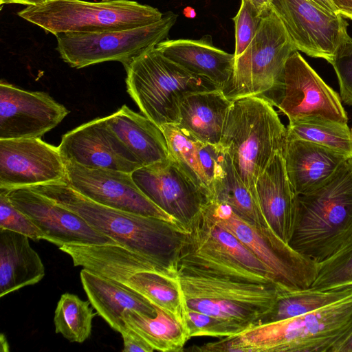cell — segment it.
<instances>
[{"label":"cell","mask_w":352,"mask_h":352,"mask_svg":"<svg viewBox=\"0 0 352 352\" xmlns=\"http://www.w3.org/2000/svg\"><path fill=\"white\" fill-rule=\"evenodd\" d=\"M26 188L76 213L119 245L153 259L175 275L179 252L188 230L182 225L98 204L65 182Z\"/></svg>","instance_id":"6da1fadb"},{"label":"cell","mask_w":352,"mask_h":352,"mask_svg":"<svg viewBox=\"0 0 352 352\" xmlns=\"http://www.w3.org/2000/svg\"><path fill=\"white\" fill-rule=\"evenodd\" d=\"M352 331V295L293 318L249 327L201 352H335Z\"/></svg>","instance_id":"7a4b0ae2"},{"label":"cell","mask_w":352,"mask_h":352,"mask_svg":"<svg viewBox=\"0 0 352 352\" xmlns=\"http://www.w3.org/2000/svg\"><path fill=\"white\" fill-rule=\"evenodd\" d=\"M298 213L289 245L319 263L352 234V157L316 190L297 197Z\"/></svg>","instance_id":"3957f363"},{"label":"cell","mask_w":352,"mask_h":352,"mask_svg":"<svg viewBox=\"0 0 352 352\" xmlns=\"http://www.w3.org/2000/svg\"><path fill=\"white\" fill-rule=\"evenodd\" d=\"M287 127L273 106L261 96L233 101L219 146L245 186L257 197L256 182L274 156L283 152Z\"/></svg>","instance_id":"277c9868"},{"label":"cell","mask_w":352,"mask_h":352,"mask_svg":"<svg viewBox=\"0 0 352 352\" xmlns=\"http://www.w3.org/2000/svg\"><path fill=\"white\" fill-rule=\"evenodd\" d=\"M127 91L144 116L160 127L176 124L182 100L192 93L217 89L153 47L124 65Z\"/></svg>","instance_id":"5b68a950"},{"label":"cell","mask_w":352,"mask_h":352,"mask_svg":"<svg viewBox=\"0 0 352 352\" xmlns=\"http://www.w3.org/2000/svg\"><path fill=\"white\" fill-rule=\"evenodd\" d=\"M17 14L55 36L136 28L158 21L164 15L157 8L131 0H46Z\"/></svg>","instance_id":"8992f818"},{"label":"cell","mask_w":352,"mask_h":352,"mask_svg":"<svg viewBox=\"0 0 352 352\" xmlns=\"http://www.w3.org/2000/svg\"><path fill=\"white\" fill-rule=\"evenodd\" d=\"M175 277L186 308L250 327L270 311L283 292L273 283L240 280L181 266Z\"/></svg>","instance_id":"52a82bcc"},{"label":"cell","mask_w":352,"mask_h":352,"mask_svg":"<svg viewBox=\"0 0 352 352\" xmlns=\"http://www.w3.org/2000/svg\"><path fill=\"white\" fill-rule=\"evenodd\" d=\"M187 230L177 266L210 275L276 285L272 273L248 248L201 210Z\"/></svg>","instance_id":"ba28073f"},{"label":"cell","mask_w":352,"mask_h":352,"mask_svg":"<svg viewBox=\"0 0 352 352\" xmlns=\"http://www.w3.org/2000/svg\"><path fill=\"white\" fill-rule=\"evenodd\" d=\"M201 211L248 248L272 273L280 289L289 292L311 286L318 263L296 252L272 229L256 226L218 201L205 204Z\"/></svg>","instance_id":"9c48e42d"},{"label":"cell","mask_w":352,"mask_h":352,"mask_svg":"<svg viewBox=\"0 0 352 352\" xmlns=\"http://www.w3.org/2000/svg\"><path fill=\"white\" fill-rule=\"evenodd\" d=\"M261 97L285 114L289 124L331 121L347 124L341 98L294 51L273 86Z\"/></svg>","instance_id":"30bf717a"},{"label":"cell","mask_w":352,"mask_h":352,"mask_svg":"<svg viewBox=\"0 0 352 352\" xmlns=\"http://www.w3.org/2000/svg\"><path fill=\"white\" fill-rule=\"evenodd\" d=\"M296 50L282 22L270 10L249 46L234 59L232 77L222 91L232 101L261 96L273 86Z\"/></svg>","instance_id":"8fae6325"},{"label":"cell","mask_w":352,"mask_h":352,"mask_svg":"<svg viewBox=\"0 0 352 352\" xmlns=\"http://www.w3.org/2000/svg\"><path fill=\"white\" fill-rule=\"evenodd\" d=\"M172 12L149 25L97 33H65L57 38V50L71 67L82 68L107 61L126 65L165 40L177 21Z\"/></svg>","instance_id":"7c38bea8"},{"label":"cell","mask_w":352,"mask_h":352,"mask_svg":"<svg viewBox=\"0 0 352 352\" xmlns=\"http://www.w3.org/2000/svg\"><path fill=\"white\" fill-rule=\"evenodd\" d=\"M271 10L284 25L297 50L329 63L349 37L341 14L324 10L310 0H272Z\"/></svg>","instance_id":"4fadbf2b"},{"label":"cell","mask_w":352,"mask_h":352,"mask_svg":"<svg viewBox=\"0 0 352 352\" xmlns=\"http://www.w3.org/2000/svg\"><path fill=\"white\" fill-rule=\"evenodd\" d=\"M64 162L65 182L84 197L108 207L182 225L144 195L131 173L89 168L72 160Z\"/></svg>","instance_id":"5bb4252c"},{"label":"cell","mask_w":352,"mask_h":352,"mask_svg":"<svg viewBox=\"0 0 352 352\" xmlns=\"http://www.w3.org/2000/svg\"><path fill=\"white\" fill-rule=\"evenodd\" d=\"M0 190L42 232L44 240L58 248L66 244L118 245L80 216L43 195L26 187Z\"/></svg>","instance_id":"9a60e30c"},{"label":"cell","mask_w":352,"mask_h":352,"mask_svg":"<svg viewBox=\"0 0 352 352\" xmlns=\"http://www.w3.org/2000/svg\"><path fill=\"white\" fill-rule=\"evenodd\" d=\"M58 146L41 138L0 139V189L66 182Z\"/></svg>","instance_id":"2e32d148"},{"label":"cell","mask_w":352,"mask_h":352,"mask_svg":"<svg viewBox=\"0 0 352 352\" xmlns=\"http://www.w3.org/2000/svg\"><path fill=\"white\" fill-rule=\"evenodd\" d=\"M144 195L186 229L208 203L206 197L168 155L131 173Z\"/></svg>","instance_id":"e0dca14e"},{"label":"cell","mask_w":352,"mask_h":352,"mask_svg":"<svg viewBox=\"0 0 352 352\" xmlns=\"http://www.w3.org/2000/svg\"><path fill=\"white\" fill-rule=\"evenodd\" d=\"M69 110L43 91L0 82V139L41 138L68 115Z\"/></svg>","instance_id":"ac0fdd59"},{"label":"cell","mask_w":352,"mask_h":352,"mask_svg":"<svg viewBox=\"0 0 352 352\" xmlns=\"http://www.w3.org/2000/svg\"><path fill=\"white\" fill-rule=\"evenodd\" d=\"M58 148L63 160H72L89 168L131 173L142 167L109 127L105 117L64 134Z\"/></svg>","instance_id":"d6986e66"},{"label":"cell","mask_w":352,"mask_h":352,"mask_svg":"<svg viewBox=\"0 0 352 352\" xmlns=\"http://www.w3.org/2000/svg\"><path fill=\"white\" fill-rule=\"evenodd\" d=\"M258 200L272 230L289 243L297 219L296 195L289 182L283 152L277 153L256 182Z\"/></svg>","instance_id":"ffe728a7"},{"label":"cell","mask_w":352,"mask_h":352,"mask_svg":"<svg viewBox=\"0 0 352 352\" xmlns=\"http://www.w3.org/2000/svg\"><path fill=\"white\" fill-rule=\"evenodd\" d=\"M283 155L289 182L296 195L320 187L349 157L328 147L298 139L287 140Z\"/></svg>","instance_id":"44dd1931"},{"label":"cell","mask_w":352,"mask_h":352,"mask_svg":"<svg viewBox=\"0 0 352 352\" xmlns=\"http://www.w3.org/2000/svg\"><path fill=\"white\" fill-rule=\"evenodd\" d=\"M166 57L223 89L230 80L234 55L215 47L209 35L199 39L164 40L156 46Z\"/></svg>","instance_id":"7402d4cb"},{"label":"cell","mask_w":352,"mask_h":352,"mask_svg":"<svg viewBox=\"0 0 352 352\" xmlns=\"http://www.w3.org/2000/svg\"><path fill=\"white\" fill-rule=\"evenodd\" d=\"M80 278L91 306L108 324L121 333L126 327L122 319L126 311L154 317L156 308L134 290L115 280L83 269Z\"/></svg>","instance_id":"603a6c76"},{"label":"cell","mask_w":352,"mask_h":352,"mask_svg":"<svg viewBox=\"0 0 352 352\" xmlns=\"http://www.w3.org/2000/svg\"><path fill=\"white\" fill-rule=\"evenodd\" d=\"M105 118L109 127L142 167L168 157L167 142L163 131L146 116L124 104Z\"/></svg>","instance_id":"cb8c5ba5"},{"label":"cell","mask_w":352,"mask_h":352,"mask_svg":"<svg viewBox=\"0 0 352 352\" xmlns=\"http://www.w3.org/2000/svg\"><path fill=\"white\" fill-rule=\"evenodd\" d=\"M232 103L219 89L192 93L182 100L176 125L203 143L219 145Z\"/></svg>","instance_id":"d4e9b609"},{"label":"cell","mask_w":352,"mask_h":352,"mask_svg":"<svg viewBox=\"0 0 352 352\" xmlns=\"http://www.w3.org/2000/svg\"><path fill=\"white\" fill-rule=\"evenodd\" d=\"M45 266L25 235L0 229V297L38 283Z\"/></svg>","instance_id":"484cf974"},{"label":"cell","mask_w":352,"mask_h":352,"mask_svg":"<svg viewBox=\"0 0 352 352\" xmlns=\"http://www.w3.org/2000/svg\"><path fill=\"white\" fill-rule=\"evenodd\" d=\"M212 192L211 201L228 205L239 216L261 228L272 229L263 215L258 197L243 184L226 153L213 180Z\"/></svg>","instance_id":"4316f807"},{"label":"cell","mask_w":352,"mask_h":352,"mask_svg":"<svg viewBox=\"0 0 352 352\" xmlns=\"http://www.w3.org/2000/svg\"><path fill=\"white\" fill-rule=\"evenodd\" d=\"M157 315L150 317L133 311L122 315L124 323L140 334L154 350L164 352L184 351L190 339L187 329L174 317L155 307Z\"/></svg>","instance_id":"83f0119b"},{"label":"cell","mask_w":352,"mask_h":352,"mask_svg":"<svg viewBox=\"0 0 352 352\" xmlns=\"http://www.w3.org/2000/svg\"><path fill=\"white\" fill-rule=\"evenodd\" d=\"M118 283L140 294L186 327V307L175 276L144 271L134 273Z\"/></svg>","instance_id":"f1b7e54d"},{"label":"cell","mask_w":352,"mask_h":352,"mask_svg":"<svg viewBox=\"0 0 352 352\" xmlns=\"http://www.w3.org/2000/svg\"><path fill=\"white\" fill-rule=\"evenodd\" d=\"M351 295L352 285L324 290L309 287L281 292L270 311L255 324L282 320L316 311Z\"/></svg>","instance_id":"f546056e"},{"label":"cell","mask_w":352,"mask_h":352,"mask_svg":"<svg viewBox=\"0 0 352 352\" xmlns=\"http://www.w3.org/2000/svg\"><path fill=\"white\" fill-rule=\"evenodd\" d=\"M166 138L169 156L206 197L212 200L210 184L202 169L199 154V141L188 134L176 124L160 127Z\"/></svg>","instance_id":"4dcf8cb0"},{"label":"cell","mask_w":352,"mask_h":352,"mask_svg":"<svg viewBox=\"0 0 352 352\" xmlns=\"http://www.w3.org/2000/svg\"><path fill=\"white\" fill-rule=\"evenodd\" d=\"M90 305L75 294H62L54 311L55 332L71 342H85L91 336L92 320L98 314Z\"/></svg>","instance_id":"1f68e13d"},{"label":"cell","mask_w":352,"mask_h":352,"mask_svg":"<svg viewBox=\"0 0 352 352\" xmlns=\"http://www.w3.org/2000/svg\"><path fill=\"white\" fill-rule=\"evenodd\" d=\"M287 138L311 142L352 157V134L347 124L307 121L289 124Z\"/></svg>","instance_id":"d6a6232c"},{"label":"cell","mask_w":352,"mask_h":352,"mask_svg":"<svg viewBox=\"0 0 352 352\" xmlns=\"http://www.w3.org/2000/svg\"><path fill=\"white\" fill-rule=\"evenodd\" d=\"M346 285H352V234L318 263L317 276L310 287L324 290Z\"/></svg>","instance_id":"836d02e7"},{"label":"cell","mask_w":352,"mask_h":352,"mask_svg":"<svg viewBox=\"0 0 352 352\" xmlns=\"http://www.w3.org/2000/svg\"><path fill=\"white\" fill-rule=\"evenodd\" d=\"M246 324L206 314L186 307V327L189 338L209 336L227 338L248 328Z\"/></svg>","instance_id":"e575fe53"},{"label":"cell","mask_w":352,"mask_h":352,"mask_svg":"<svg viewBox=\"0 0 352 352\" xmlns=\"http://www.w3.org/2000/svg\"><path fill=\"white\" fill-rule=\"evenodd\" d=\"M263 17L248 0H241L238 12L232 18L235 25L234 59L241 56L249 46Z\"/></svg>","instance_id":"d590c367"},{"label":"cell","mask_w":352,"mask_h":352,"mask_svg":"<svg viewBox=\"0 0 352 352\" xmlns=\"http://www.w3.org/2000/svg\"><path fill=\"white\" fill-rule=\"evenodd\" d=\"M0 229L25 235L34 241L44 239L42 232L32 220L16 208L0 190Z\"/></svg>","instance_id":"8d00e7d4"},{"label":"cell","mask_w":352,"mask_h":352,"mask_svg":"<svg viewBox=\"0 0 352 352\" xmlns=\"http://www.w3.org/2000/svg\"><path fill=\"white\" fill-rule=\"evenodd\" d=\"M331 64L338 79L341 100L352 105V38L350 36L338 48Z\"/></svg>","instance_id":"74e56055"},{"label":"cell","mask_w":352,"mask_h":352,"mask_svg":"<svg viewBox=\"0 0 352 352\" xmlns=\"http://www.w3.org/2000/svg\"><path fill=\"white\" fill-rule=\"evenodd\" d=\"M124 348L123 352H152L153 348L135 331L126 324L121 333Z\"/></svg>","instance_id":"f35d334b"},{"label":"cell","mask_w":352,"mask_h":352,"mask_svg":"<svg viewBox=\"0 0 352 352\" xmlns=\"http://www.w3.org/2000/svg\"><path fill=\"white\" fill-rule=\"evenodd\" d=\"M340 14L352 20V0H331Z\"/></svg>","instance_id":"ab89813d"},{"label":"cell","mask_w":352,"mask_h":352,"mask_svg":"<svg viewBox=\"0 0 352 352\" xmlns=\"http://www.w3.org/2000/svg\"><path fill=\"white\" fill-rule=\"evenodd\" d=\"M263 16L271 10L272 0H248Z\"/></svg>","instance_id":"60d3db41"},{"label":"cell","mask_w":352,"mask_h":352,"mask_svg":"<svg viewBox=\"0 0 352 352\" xmlns=\"http://www.w3.org/2000/svg\"><path fill=\"white\" fill-rule=\"evenodd\" d=\"M312 2L315 3L324 10L327 12L334 14H340L338 10L333 5L331 0H310Z\"/></svg>","instance_id":"b9f144b4"},{"label":"cell","mask_w":352,"mask_h":352,"mask_svg":"<svg viewBox=\"0 0 352 352\" xmlns=\"http://www.w3.org/2000/svg\"><path fill=\"white\" fill-rule=\"evenodd\" d=\"M46 0H0L1 6L3 4L18 3L27 6H36L45 2Z\"/></svg>","instance_id":"7bdbcfd3"},{"label":"cell","mask_w":352,"mask_h":352,"mask_svg":"<svg viewBox=\"0 0 352 352\" xmlns=\"http://www.w3.org/2000/svg\"><path fill=\"white\" fill-rule=\"evenodd\" d=\"M335 352H352V331L337 348Z\"/></svg>","instance_id":"ee69618b"},{"label":"cell","mask_w":352,"mask_h":352,"mask_svg":"<svg viewBox=\"0 0 352 352\" xmlns=\"http://www.w3.org/2000/svg\"><path fill=\"white\" fill-rule=\"evenodd\" d=\"M351 131V134H352V129Z\"/></svg>","instance_id":"f6af8a7d"}]
</instances>
